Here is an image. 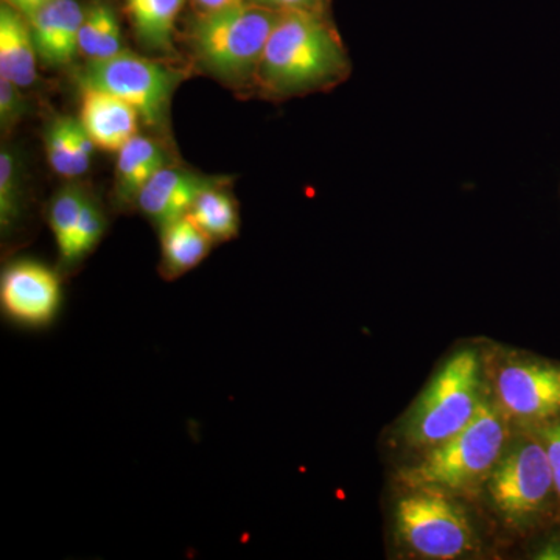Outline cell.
Here are the masks:
<instances>
[{"mask_svg":"<svg viewBox=\"0 0 560 560\" xmlns=\"http://www.w3.org/2000/svg\"><path fill=\"white\" fill-rule=\"evenodd\" d=\"M352 73V61L330 16L282 13L272 31L254 90L271 102L327 92Z\"/></svg>","mask_w":560,"mask_h":560,"instance_id":"obj_1","label":"cell"},{"mask_svg":"<svg viewBox=\"0 0 560 560\" xmlns=\"http://www.w3.org/2000/svg\"><path fill=\"white\" fill-rule=\"evenodd\" d=\"M280 14L243 0L235 5L198 11L187 27V46L195 68L234 90H254Z\"/></svg>","mask_w":560,"mask_h":560,"instance_id":"obj_2","label":"cell"},{"mask_svg":"<svg viewBox=\"0 0 560 560\" xmlns=\"http://www.w3.org/2000/svg\"><path fill=\"white\" fill-rule=\"evenodd\" d=\"M506 441L503 416L481 401L464 429L430 447L418 464L401 470L399 481L407 489L429 488L447 493L478 488L500 463Z\"/></svg>","mask_w":560,"mask_h":560,"instance_id":"obj_3","label":"cell"},{"mask_svg":"<svg viewBox=\"0 0 560 560\" xmlns=\"http://www.w3.org/2000/svg\"><path fill=\"white\" fill-rule=\"evenodd\" d=\"M75 79L80 90L109 92L127 102L147 127L162 132L167 131L173 95L187 72L167 58L140 57L124 50L109 60L86 61Z\"/></svg>","mask_w":560,"mask_h":560,"instance_id":"obj_4","label":"cell"},{"mask_svg":"<svg viewBox=\"0 0 560 560\" xmlns=\"http://www.w3.org/2000/svg\"><path fill=\"white\" fill-rule=\"evenodd\" d=\"M480 360L471 350L456 353L423 390L407 427L416 447H434L467 425L480 407Z\"/></svg>","mask_w":560,"mask_h":560,"instance_id":"obj_5","label":"cell"},{"mask_svg":"<svg viewBox=\"0 0 560 560\" xmlns=\"http://www.w3.org/2000/svg\"><path fill=\"white\" fill-rule=\"evenodd\" d=\"M493 506L514 526H529L558 510L555 478L540 434L528 436L501 456L489 477Z\"/></svg>","mask_w":560,"mask_h":560,"instance_id":"obj_6","label":"cell"},{"mask_svg":"<svg viewBox=\"0 0 560 560\" xmlns=\"http://www.w3.org/2000/svg\"><path fill=\"white\" fill-rule=\"evenodd\" d=\"M396 525L400 539L423 558L456 559L474 548L466 512L442 490L408 489L397 503Z\"/></svg>","mask_w":560,"mask_h":560,"instance_id":"obj_7","label":"cell"},{"mask_svg":"<svg viewBox=\"0 0 560 560\" xmlns=\"http://www.w3.org/2000/svg\"><path fill=\"white\" fill-rule=\"evenodd\" d=\"M501 410L511 418L545 427L560 419V363L525 360L508 364L497 377Z\"/></svg>","mask_w":560,"mask_h":560,"instance_id":"obj_8","label":"cell"},{"mask_svg":"<svg viewBox=\"0 0 560 560\" xmlns=\"http://www.w3.org/2000/svg\"><path fill=\"white\" fill-rule=\"evenodd\" d=\"M61 278L39 261H13L0 279L3 315L28 329L49 327L61 307Z\"/></svg>","mask_w":560,"mask_h":560,"instance_id":"obj_9","label":"cell"},{"mask_svg":"<svg viewBox=\"0 0 560 560\" xmlns=\"http://www.w3.org/2000/svg\"><path fill=\"white\" fill-rule=\"evenodd\" d=\"M223 180L226 178L205 176L168 164L140 190L136 209L160 231L165 224L186 217L202 190Z\"/></svg>","mask_w":560,"mask_h":560,"instance_id":"obj_10","label":"cell"},{"mask_svg":"<svg viewBox=\"0 0 560 560\" xmlns=\"http://www.w3.org/2000/svg\"><path fill=\"white\" fill-rule=\"evenodd\" d=\"M86 9L79 0H51L27 18L39 62L66 68L79 55V36Z\"/></svg>","mask_w":560,"mask_h":560,"instance_id":"obj_11","label":"cell"},{"mask_svg":"<svg viewBox=\"0 0 560 560\" xmlns=\"http://www.w3.org/2000/svg\"><path fill=\"white\" fill-rule=\"evenodd\" d=\"M80 91L79 120L97 149L117 153L128 140L139 135V113L127 102L92 88Z\"/></svg>","mask_w":560,"mask_h":560,"instance_id":"obj_12","label":"cell"},{"mask_svg":"<svg viewBox=\"0 0 560 560\" xmlns=\"http://www.w3.org/2000/svg\"><path fill=\"white\" fill-rule=\"evenodd\" d=\"M171 164V153L160 140L136 135L117 151L114 205L136 208L140 190L161 168Z\"/></svg>","mask_w":560,"mask_h":560,"instance_id":"obj_13","label":"cell"},{"mask_svg":"<svg viewBox=\"0 0 560 560\" xmlns=\"http://www.w3.org/2000/svg\"><path fill=\"white\" fill-rule=\"evenodd\" d=\"M38 51L27 18L2 2L0 7V77L16 86L31 88L38 80Z\"/></svg>","mask_w":560,"mask_h":560,"instance_id":"obj_14","label":"cell"},{"mask_svg":"<svg viewBox=\"0 0 560 560\" xmlns=\"http://www.w3.org/2000/svg\"><path fill=\"white\" fill-rule=\"evenodd\" d=\"M186 0H125L136 39L150 54L172 60L176 55V21Z\"/></svg>","mask_w":560,"mask_h":560,"instance_id":"obj_15","label":"cell"},{"mask_svg":"<svg viewBox=\"0 0 560 560\" xmlns=\"http://www.w3.org/2000/svg\"><path fill=\"white\" fill-rule=\"evenodd\" d=\"M160 235V272L168 282L195 270L215 245L189 215L165 224Z\"/></svg>","mask_w":560,"mask_h":560,"instance_id":"obj_16","label":"cell"},{"mask_svg":"<svg viewBox=\"0 0 560 560\" xmlns=\"http://www.w3.org/2000/svg\"><path fill=\"white\" fill-rule=\"evenodd\" d=\"M51 171L66 179L79 178L91 167L95 143L79 119L65 116L51 120L44 135Z\"/></svg>","mask_w":560,"mask_h":560,"instance_id":"obj_17","label":"cell"},{"mask_svg":"<svg viewBox=\"0 0 560 560\" xmlns=\"http://www.w3.org/2000/svg\"><path fill=\"white\" fill-rule=\"evenodd\" d=\"M228 184L230 180L226 179L202 190L187 213L213 243L234 241L241 231L238 205Z\"/></svg>","mask_w":560,"mask_h":560,"instance_id":"obj_18","label":"cell"},{"mask_svg":"<svg viewBox=\"0 0 560 560\" xmlns=\"http://www.w3.org/2000/svg\"><path fill=\"white\" fill-rule=\"evenodd\" d=\"M125 50L116 10L106 0L92 2L79 36V55L86 61L109 60Z\"/></svg>","mask_w":560,"mask_h":560,"instance_id":"obj_19","label":"cell"},{"mask_svg":"<svg viewBox=\"0 0 560 560\" xmlns=\"http://www.w3.org/2000/svg\"><path fill=\"white\" fill-rule=\"evenodd\" d=\"M24 165L16 150L0 151V231L7 241L20 228L25 213Z\"/></svg>","mask_w":560,"mask_h":560,"instance_id":"obj_20","label":"cell"},{"mask_svg":"<svg viewBox=\"0 0 560 560\" xmlns=\"http://www.w3.org/2000/svg\"><path fill=\"white\" fill-rule=\"evenodd\" d=\"M90 191L81 184L69 183L51 197L47 206V224L58 248V261L68 256L70 243L79 226L81 209Z\"/></svg>","mask_w":560,"mask_h":560,"instance_id":"obj_21","label":"cell"},{"mask_svg":"<svg viewBox=\"0 0 560 560\" xmlns=\"http://www.w3.org/2000/svg\"><path fill=\"white\" fill-rule=\"evenodd\" d=\"M106 226H108V221H106L105 210L101 202L95 200L91 194L88 195L83 209H81L79 226H77L72 243H70L68 256L58 261V271L61 276H68L70 271L75 270L81 261L97 248L105 235Z\"/></svg>","mask_w":560,"mask_h":560,"instance_id":"obj_22","label":"cell"},{"mask_svg":"<svg viewBox=\"0 0 560 560\" xmlns=\"http://www.w3.org/2000/svg\"><path fill=\"white\" fill-rule=\"evenodd\" d=\"M22 88L0 77V128L10 132L28 110V101Z\"/></svg>","mask_w":560,"mask_h":560,"instance_id":"obj_23","label":"cell"},{"mask_svg":"<svg viewBox=\"0 0 560 560\" xmlns=\"http://www.w3.org/2000/svg\"><path fill=\"white\" fill-rule=\"evenodd\" d=\"M278 13H308L330 16V0H246Z\"/></svg>","mask_w":560,"mask_h":560,"instance_id":"obj_24","label":"cell"},{"mask_svg":"<svg viewBox=\"0 0 560 560\" xmlns=\"http://www.w3.org/2000/svg\"><path fill=\"white\" fill-rule=\"evenodd\" d=\"M539 434L541 441H544L545 448H547L548 460H550L560 515V419L545 425Z\"/></svg>","mask_w":560,"mask_h":560,"instance_id":"obj_25","label":"cell"},{"mask_svg":"<svg viewBox=\"0 0 560 560\" xmlns=\"http://www.w3.org/2000/svg\"><path fill=\"white\" fill-rule=\"evenodd\" d=\"M2 2L9 3L10 7L20 11L25 18H31L40 7L46 5V3L51 2V0H2Z\"/></svg>","mask_w":560,"mask_h":560,"instance_id":"obj_26","label":"cell"},{"mask_svg":"<svg viewBox=\"0 0 560 560\" xmlns=\"http://www.w3.org/2000/svg\"><path fill=\"white\" fill-rule=\"evenodd\" d=\"M536 559L560 560V537H552L537 552Z\"/></svg>","mask_w":560,"mask_h":560,"instance_id":"obj_27","label":"cell"},{"mask_svg":"<svg viewBox=\"0 0 560 560\" xmlns=\"http://www.w3.org/2000/svg\"><path fill=\"white\" fill-rule=\"evenodd\" d=\"M197 7L198 11H212L224 9V7L235 5L243 0H191Z\"/></svg>","mask_w":560,"mask_h":560,"instance_id":"obj_28","label":"cell"}]
</instances>
